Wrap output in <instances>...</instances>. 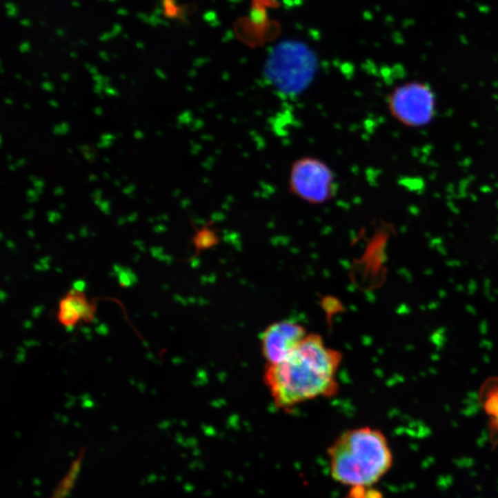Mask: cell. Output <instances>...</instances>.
I'll return each mask as SVG.
<instances>
[{
	"label": "cell",
	"mask_w": 498,
	"mask_h": 498,
	"mask_svg": "<svg viewBox=\"0 0 498 498\" xmlns=\"http://www.w3.org/2000/svg\"><path fill=\"white\" fill-rule=\"evenodd\" d=\"M341 362L339 350L328 346L321 336L308 333L291 355L266 366L265 386L276 408L288 412L306 402L335 396Z\"/></svg>",
	"instance_id": "cell-1"
},
{
	"label": "cell",
	"mask_w": 498,
	"mask_h": 498,
	"mask_svg": "<svg viewBox=\"0 0 498 498\" xmlns=\"http://www.w3.org/2000/svg\"><path fill=\"white\" fill-rule=\"evenodd\" d=\"M331 478L350 488L374 486L393 465L387 437L379 429L361 426L339 435L328 450Z\"/></svg>",
	"instance_id": "cell-2"
},
{
	"label": "cell",
	"mask_w": 498,
	"mask_h": 498,
	"mask_svg": "<svg viewBox=\"0 0 498 498\" xmlns=\"http://www.w3.org/2000/svg\"><path fill=\"white\" fill-rule=\"evenodd\" d=\"M317 59L305 43L286 41L268 57L265 75L281 94L297 95L305 91L316 75Z\"/></svg>",
	"instance_id": "cell-3"
},
{
	"label": "cell",
	"mask_w": 498,
	"mask_h": 498,
	"mask_svg": "<svg viewBox=\"0 0 498 498\" xmlns=\"http://www.w3.org/2000/svg\"><path fill=\"white\" fill-rule=\"evenodd\" d=\"M290 187L303 201L324 203L335 195V177L323 161L315 158L300 159L292 166Z\"/></svg>",
	"instance_id": "cell-4"
},
{
	"label": "cell",
	"mask_w": 498,
	"mask_h": 498,
	"mask_svg": "<svg viewBox=\"0 0 498 498\" xmlns=\"http://www.w3.org/2000/svg\"><path fill=\"white\" fill-rule=\"evenodd\" d=\"M391 114L410 127L428 124L436 114V100L430 88L418 82L402 84L390 98Z\"/></svg>",
	"instance_id": "cell-5"
},
{
	"label": "cell",
	"mask_w": 498,
	"mask_h": 498,
	"mask_svg": "<svg viewBox=\"0 0 498 498\" xmlns=\"http://www.w3.org/2000/svg\"><path fill=\"white\" fill-rule=\"evenodd\" d=\"M308 335L302 324L292 320H280L268 326L261 336V351L266 366L288 357Z\"/></svg>",
	"instance_id": "cell-6"
},
{
	"label": "cell",
	"mask_w": 498,
	"mask_h": 498,
	"mask_svg": "<svg viewBox=\"0 0 498 498\" xmlns=\"http://www.w3.org/2000/svg\"><path fill=\"white\" fill-rule=\"evenodd\" d=\"M66 297L72 303V306L78 311L79 316L84 321L91 322L94 319L95 306L87 301L83 292L73 289L68 292Z\"/></svg>",
	"instance_id": "cell-7"
},
{
	"label": "cell",
	"mask_w": 498,
	"mask_h": 498,
	"mask_svg": "<svg viewBox=\"0 0 498 498\" xmlns=\"http://www.w3.org/2000/svg\"><path fill=\"white\" fill-rule=\"evenodd\" d=\"M81 317L67 297L60 301L59 320L68 330H73Z\"/></svg>",
	"instance_id": "cell-8"
},
{
	"label": "cell",
	"mask_w": 498,
	"mask_h": 498,
	"mask_svg": "<svg viewBox=\"0 0 498 498\" xmlns=\"http://www.w3.org/2000/svg\"><path fill=\"white\" fill-rule=\"evenodd\" d=\"M346 498H384L381 492L373 486L352 487Z\"/></svg>",
	"instance_id": "cell-9"
},
{
	"label": "cell",
	"mask_w": 498,
	"mask_h": 498,
	"mask_svg": "<svg viewBox=\"0 0 498 498\" xmlns=\"http://www.w3.org/2000/svg\"><path fill=\"white\" fill-rule=\"evenodd\" d=\"M215 243V237L212 231H210L207 227H204L197 232L196 237H194V243L198 250L209 248Z\"/></svg>",
	"instance_id": "cell-10"
},
{
	"label": "cell",
	"mask_w": 498,
	"mask_h": 498,
	"mask_svg": "<svg viewBox=\"0 0 498 498\" xmlns=\"http://www.w3.org/2000/svg\"><path fill=\"white\" fill-rule=\"evenodd\" d=\"M119 283L123 287L133 286L137 281L135 275L130 270L121 269L119 270Z\"/></svg>",
	"instance_id": "cell-11"
},
{
	"label": "cell",
	"mask_w": 498,
	"mask_h": 498,
	"mask_svg": "<svg viewBox=\"0 0 498 498\" xmlns=\"http://www.w3.org/2000/svg\"><path fill=\"white\" fill-rule=\"evenodd\" d=\"M163 12L169 18H177L179 15V8L175 0H163Z\"/></svg>",
	"instance_id": "cell-12"
},
{
	"label": "cell",
	"mask_w": 498,
	"mask_h": 498,
	"mask_svg": "<svg viewBox=\"0 0 498 498\" xmlns=\"http://www.w3.org/2000/svg\"><path fill=\"white\" fill-rule=\"evenodd\" d=\"M73 289L78 292H83L86 289V283L83 281H77L73 284Z\"/></svg>",
	"instance_id": "cell-13"
}]
</instances>
